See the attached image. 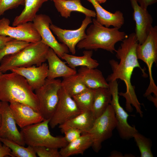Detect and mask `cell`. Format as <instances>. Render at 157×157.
Segmentation results:
<instances>
[{"mask_svg":"<svg viewBox=\"0 0 157 157\" xmlns=\"http://www.w3.org/2000/svg\"><path fill=\"white\" fill-rule=\"evenodd\" d=\"M86 87L94 89L100 88H109V84L102 72L97 68L81 67L77 73Z\"/></svg>","mask_w":157,"mask_h":157,"instance_id":"cell-20","label":"cell"},{"mask_svg":"<svg viewBox=\"0 0 157 157\" xmlns=\"http://www.w3.org/2000/svg\"><path fill=\"white\" fill-rule=\"evenodd\" d=\"M51 1H53V0H51Z\"/></svg>","mask_w":157,"mask_h":157,"instance_id":"cell-43","label":"cell"},{"mask_svg":"<svg viewBox=\"0 0 157 157\" xmlns=\"http://www.w3.org/2000/svg\"><path fill=\"white\" fill-rule=\"evenodd\" d=\"M61 87L72 97L87 88L77 73L63 77Z\"/></svg>","mask_w":157,"mask_h":157,"instance_id":"cell-27","label":"cell"},{"mask_svg":"<svg viewBox=\"0 0 157 157\" xmlns=\"http://www.w3.org/2000/svg\"><path fill=\"white\" fill-rule=\"evenodd\" d=\"M112 95L110 104L114 110L117 121L116 128L120 137L128 140L133 135L138 132L135 126L130 125L127 122L129 115L120 105L119 101L118 84L117 80L108 82Z\"/></svg>","mask_w":157,"mask_h":157,"instance_id":"cell-9","label":"cell"},{"mask_svg":"<svg viewBox=\"0 0 157 157\" xmlns=\"http://www.w3.org/2000/svg\"><path fill=\"white\" fill-rule=\"evenodd\" d=\"M148 99L150 101H151L152 102L155 106L157 108V97H153L151 96V95L148 96L147 97Z\"/></svg>","mask_w":157,"mask_h":157,"instance_id":"cell-38","label":"cell"},{"mask_svg":"<svg viewBox=\"0 0 157 157\" xmlns=\"http://www.w3.org/2000/svg\"><path fill=\"white\" fill-rule=\"evenodd\" d=\"M40 157H61L58 149L43 146L33 147Z\"/></svg>","mask_w":157,"mask_h":157,"instance_id":"cell-32","label":"cell"},{"mask_svg":"<svg viewBox=\"0 0 157 157\" xmlns=\"http://www.w3.org/2000/svg\"><path fill=\"white\" fill-rule=\"evenodd\" d=\"M133 10V19L135 24V33L138 44H142L153 26V19L147 9L141 7L137 0H130Z\"/></svg>","mask_w":157,"mask_h":157,"instance_id":"cell-15","label":"cell"},{"mask_svg":"<svg viewBox=\"0 0 157 157\" xmlns=\"http://www.w3.org/2000/svg\"><path fill=\"white\" fill-rule=\"evenodd\" d=\"M95 119L91 111H83L60 125L75 128L85 133L90 130Z\"/></svg>","mask_w":157,"mask_h":157,"instance_id":"cell-26","label":"cell"},{"mask_svg":"<svg viewBox=\"0 0 157 157\" xmlns=\"http://www.w3.org/2000/svg\"><path fill=\"white\" fill-rule=\"evenodd\" d=\"M48 69V65L44 63L39 66L16 67L10 71L24 77L33 90H34L44 84L47 78Z\"/></svg>","mask_w":157,"mask_h":157,"instance_id":"cell-17","label":"cell"},{"mask_svg":"<svg viewBox=\"0 0 157 157\" xmlns=\"http://www.w3.org/2000/svg\"><path fill=\"white\" fill-rule=\"evenodd\" d=\"M47 60L48 63L47 79H53L59 77L63 78L77 73L75 69L67 65L50 48L47 54Z\"/></svg>","mask_w":157,"mask_h":157,"instance_id":"cell-19","label":"cell"},{"mask_svg":"<svg viewBox=\"0 0 157 157\" xmlns=\"http://www.w3.org/2000/svg\"><path fill=\"white\" fill-rule=\"evenodd\" d=\"M82 56H77L64 53L61 58L65 60L68 66L72 69H75L78 66L84 67L89 68H97L99 64L97 61L92 58V50L84 51Z\"/></svg>","mask_w":157,"mask_h":157,"instance_id":"cell-25","label":"cell"},{"mask_svg":"<svg viewBox=\"0 0 157 157\" xmlns=\"http://www.w3.org/2000/svg\"><path fill=\"white\" fill-rule=\"evenodd\" d=\"M92 23L86 30V37L77 44L78 49L92 50L100 49L113 53L116 51V44L127 36L119 28L106 27L98 23L96 19H92Z\"/></svg>","mask_w":157,"mask_h":157,"instance_id":"cell-3","label":"cell"},{"mask_svg":"<svg viewBox=\"0 0 157 157\" xmlns=\"http://www.w3.org/2000/svg\"><path fill=\"white\" fill-rule=\"evenodd\" d=\"M93 90L94 98L91 111L96 119L104 112L110 104L112 95L109 88H100Z\"/></svg>","mask_w":157,"mask_h":157,"instance_id":"cell-23","label":"cell"},{"mask_svg":"<svg viewBox=\"0 0 157 157\" xmlns=\"http://www.w3.org/2000/svg\"><path fill=\"white\" fill-rule=\"evenodd\" d=\"M30 43L14 39L8 41L3 47L0 49V63L4 57L17 52Z\"/></svg>","mask_w":157,"mask_h":157,"instance_id":"cell-30","label":"cell"},{"mask_svg":"<svg viewBox=\"0 0 157 157\" xmlns=\"http://www.w3.org/2000/svg\"><path fill=\"white\" fill-rule=\"evenodd\" d=\"M0 100L23 103L39 111L38 101L33 90L24 77L14 72L0 77Z\"/></svg>","mask_w":157,"mask_h":157,"instance_id":"cell-2","label":"cell"},{"mask_svg":"<svg viewBox=\"0 0 157 157\" xmlns=\"http://www.w3.org/2000/svg\"><path fill=\"white\" fill-rule=\"evenodd\" d=\"M99 4H101L105 3L107 0H95Z\"/></svg>","mask_w":157,"mask_h":157,"instance_id":"cell-39","label":"cell"},{"mask_svg":"<svg viewBox=\"0 0 157 157\" xmlns=\"http://www.w3.org/2000/svg\"><path fill=\"white\" fill-rule=\"evenodd\" d=\"M138 59L145 63L147 67L150 82L144 94L147 97L153 93L157 97V87L155 84L152 75L153 64L157 61V26H152L144 41L141 44H138L136 48Z\"/></svg>","mask_w":157,"mask_h":157,"instance_id":"cell-6","label":"cell"},{"mask_svg":"<svg viewBox=\"0 0 157 157\" xmlns=\"http://www.w3.org/2000/svg\"><path fill=\"white\" fill-rule=\"evenodd\" d=\"M10 21L3 17L0 19V35L29 43L41 40V38L32 22H28L15 26H10Z\"/></svg>","mask_w":157,"mask_h":157,"instance_id":"cell-11","label":"cell"},{"mask_svg":"<svg viewBox=\"0 0 157 157\" xmlns=\"http://www.w3.org/2000/svg\"><path fill=\"white\" fill-rule=\"evenodd\" d=\"M1 143L0 141V157H3L7 156L13 157L10 149L4 144H2Z\"/></svg>","mask_w":157,"mask_h":157,"instance_id":"cell-35","label":"cell"},{"mask_svg":"<svg viewBox=\"0 0 157 157\" xmlns=\"http://www.w3.org/2000/svg\"><path fill=\"white\" fill-rule=\"evenodd\" d=\"M59 127L61 129L62 132L64 133V137L68 143L79 137L83 133L80 130L72 127L59 125Z\"/></svg>","mask_w":157,"mask_h":157,"instance_id":"cell-33","label":"cell"},{"mask_svg":"<svg viewBox=\"0 0 157 157\" xmlns=\"http://www.w3.org/2000/svg\"><path fill=\"white\" fill-rule=\"evenodd\" d=\"M32 22L41 38V41L51 48L60 58H61L64 53H69L67 46L59 42L53 35L50 28L52 22L49 16L37 14Z\"/></svg>","mask_w":157,"mask_h":157,"instance_id":"cell-12","label":"cell"},{"mask_svg":"<svg viewBox=\"0 0 157 157\" xmlns=\"http://www.w3.org/2000/svg\"><path fill=\"white\" fill-rule=\"evenodd\" d=\"M72 98L82 112L91 110L94 98L93 89L87 88Z\"/></svg>","mask_w":157,"mask_h":157,"instance_id":"cell-29","label":"cell"},{"mask_svg":"<svg viewBox=\"0 0 157 157\" xmlns=\"http://www.w3.org/2000/svg\"><path fill=\"white\" fill-rule=\"evenodd\" d=\"M55 6L61 16L66 18L69 17L74 11L80 12L85 16L95 17V12L83 6L81 0H53Z\"/></svg>","mask_w":157,"mask_h":157,"instance_id":"cell-21","label":"cell"},{"mask_svg":"<svg viewBox=\"0 0 157 157\" xmlns=\"http://www.w3.org/2000/svg\"><path fill=\"white\" fill-rule=\"evenodd\" d=\"M94 7L96 14L97 21L102 25L109 28L111 26L120 28L124 22L123 14L117 10L114 13L109 12L103 8L95 0H87Z\"/></svg>","mask_w":157,"mask_h":157,"instance_id":"cell-18","label":"cell"},{"mask_svg":"<svg viewBox=\"0 0 157 157\" xmlns=\"http://www.w3.org/2000/svg\"><path fill=\"white\" fill-rule=\"evenodd\" d=\"M0 113L1 116L0 137L12 140L24 146L26 144L17 127L8 102L1 101Z\"/></svg>","mask_w":157,"mask_h":157,"instance_id":"cell-14","label":"cell"},{"mask_svg":"<svg viewBox=\"0 0 157 157\" xmlns=\"http://www.w3.org/2000/svg\"><path fill=\"white\" fill-rule=\"evenodd\" d=\"M118 49L116 50V56L120 60L119 62L114 59L109 61L112 72L109 75L106 80L108 82L120 79L124 82L126 86L125 92H119V95L126 99L125 107L126 110L131 112L135 108L136 112L140 117L143 116L141 105L136 96L135 87L131 82L132 75L134 69L139 68L144 77L147 74L144 69L141 68L138 61L136 54V48L138 44L135 33L130 34L122 41Z\"/></svg>","mask_w":157,"mask_h":157,"instance_id":"cell-1","label":"cell"},{"mask_svg":"<svg viewBox=\"0 0 157 157\" xmlns=\"http://www.w3.org/2000/svg\"><path fill=\"white\" fill-rule=\"evenodd\" d=\"M0 141L10 149L13 157H37L33 147L28 146L25 147L13 140L0 137Z\"/></svg>","mask_w":157,"mask_h":157,"instance_id":"cell-28","label":"cell"},{"mask_svg":"<svg viewBox=\"0 0 157 157\" xmlns=\"http://www.w3.org/2000/svg\"><path fill=\"white\" fill-rule=\"evenodd\" d=\"M117 125L114 112L110 104L104 112L96 119L92 127L88 133L92 138V147L95 152L98 153L102 147V142L112 136L113 131Z\"/></svg>","mask_w":157,"mask_h":157,"instance_id":"cell-8","label":"cell"},{"mask_svg":"<svg viewBox=\"0 0 157 157\" xmlns=\"http://www.w3.org/2000/svg\"><path fill=\"white\" fill-rule=\"evenodd\" d=\"M92 22L91 17L85 16L81 25L77 29H63L52 23L50 24V28L58 40L66 45L69 51L74 55L76 53V47L77 44L86 37V29L88 25Z\"/></svg>","mask_w":157,"mask_h":157,"instance_id":"cell-13","label":"cell"},{"mask_svg":"<svg viewBox=\"0 0 157 157\" xmlns=\"http://www.w3.org/2000/svg\"><path fill=\"white\" fill-rule=\"evenodd\" d=\"M61 81L58 79L47 78L41 86L34 90L39 102V112L44 120L50 119L54 112L58 100Z\"/></svg>","mask_w":157,"mask_h":157,"instance_id":"cell-7","label":"cell"},{"mask_svg":"<svg viewBox=\"0 0 157 157\" xmlns=\"http://www.w3.org/2000/svg\"><path fill=\"white\" fill-rule=\"evenodd\" d=\"M48 0H25L24 8L18 16L15 17L12 23L13 26L32 22L37 12L43 4Z\"/></svg>","mask_w":157,"mask_h":157,"instance_id":"cell-24","label":"cell"},{"mask_svg":"<svg viewBox=\"0 0 157 157\" xmlns=\"http://www.w3.org/2000/svg\"><path fill=\"white\" fill-rule=\"evenodd\" d=\"M49 47L41 40L29 44L17 52L4 57L0 65V72L6 73L12 69L39 66L47 60Z\"/></svg>","mask_w":157,"mask_h":157,"instance_id":"cell-4","label":"cell"},{"mask_svg":"<svg viewBox=\"0 0 157 157\" xmlns=\"http://www.w3.org/2000/svg\"><path fill=\"white\" fill-rule=\"evenodd\" d=\"M1 101L0 102V105H1Z\"/></svg>","mask_w":157,"mask_h":157,"instance_id":"cell-42","label":"cell"},{"mask_svg":"<svg viewBox=\"0 0 157 157\" xmlns=\"http://www.w3.org/2000/svg\"><path fill=\"white\" fill-rule=\"evenodd\" d=\"M92 144L91 135L89 133H85L61 148L59 152L61 157L83 154L86 149L92 147Z\"/></svg>","mask_w":157,"mask_h":157,"instance_id":"cell-22","label":"cell"},{"mask_svg":"<svg viewBox=\"0 0 157 157\" xmlns=\"http://www.w3.org/2000/svg\"><path fill=\"white\" fill-rule=\"evenodd\" d=\"M138 4L142 7L147 9L148 7L155 3L157 0H137Z\"/></svg>","mask_w":157,"mask_h":157,"instance_id":"cell-36","label":"cell"},{"mask_svg":"<svg viewBox=\"0 0 157 157\" xmlns=\"http://www.w3.org/2000/svg\"><path fill=\"white\" fill-rule=\"evenodd\" d=\"M9 103L16 124L21 129L44 120L39 112L27 105L16 102Z\"/></svg>","mask_w":157,"mask_h":157,"instance_id":"cell-16","label":"cell"},{"mask_svg":"<svg viewBox=\"0 0 157 157\" xmlns=\"http://www.w3.org/2000/svg\"><path fill=\"white\" fill-rule=\"evenodd\" d=\"M3 74L1 72H0V77L1 76V75Z\"/></svg>","mask_w":157,"mask_h":157,"instance_id":"cell-41","label":"cell"},{"mask_svg":"<svg viewBox=\"0 0 157 157\" xmlns=\"http://www.w3.org/2000/svg\"><path fill=\"white\" fill-rule=\"evenodd\" d=\"M58 94V103L49 123L51 128L64 124L82 112L72 98L61 87Z\"/></svg>","mask_w":157,"mask_h":157,"instance_id":"cell-10","label":"cell"},{"mask_svg":"<svg viewBox=\"0 0 157 157\" xmlns=\"http://www.w3.org/2000/svg\"><path fill=\"white\" fill-rule=\"evenodd\" d=\"M140 153L141 157H153L151 150V140L138 132L133 136Z\"/></svg>","mask_w":157,"mask_h":157,"instance_id":"cell-31","label":"cell"},{"mask_svg":"<svg viewBox=\"0 0 157 157\" xmlns=\"http://www.w3.org/2000/svg\"><path fill=\"white\" fill-rule=\"evenodd\" d=\"M13 39L9 37L0 35V49L3 47L8 41Z\"/></svg>","mask_w":157,"mask_h":157,"instance_id":"cell-37","label":"cell"},{"mask_svg":"<svg viewBox=\"0 0 157 157\" xmlns=\"http://www.w3.org/2000/svg\"><path fill=\"white\" fill-rule=\"evenodd\" d=\"M25 0H0V16L5 12L24 5Z\"/></svg>","mask_w":157,"mask_h":157,"instance_id":"cell-34","label":"cell"},{"mask_svg":"<svg viewBox=\"0 0 157 157\" xmlns=\"http://www.w3.org/2000/svg\"><path fill=\"white\" fill-rule=\"evenodd\" d=\"M1 114L0 113V126L1 123Z\"/></svg>","mask_w":157,"mask_h":157,"instance_id":"cell-40","label":"cell"},{"mask_svg":"<svg viewBox=\"0 0 157 157\" xmlns=\"http://www.w3.org/2000/svg\"><path fill=\"white\" fill-rule=\"evenodd\" d=\"M50 120H44L21 129L20 132L26 144L59 149L68 144L64 137H55L51 134L49 127Z\"/></svg>","mask_w":157,"mask_h":157,"instance_id":"cell-5","label":"cell"}]
</instances>
